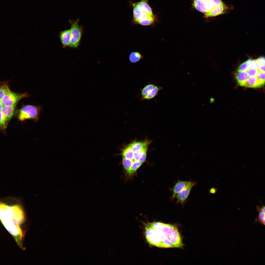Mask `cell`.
Wrapping results in <instances>:
<instances>
[{
    "instance_id": "obj_14",
    "label": "cell",
    "mask_w": 265,
    "mask_h": 265,
    "mask_svg": "<svg viewBox=\"0 0 265 265\" xmlns=\"http://www.w3.org/2000/svg\"><path fill=\"white\" fill-rule=\"evenodd\" d=\"M162 89V87L155 85L153 89L146 95L142 97V99L149 100L152 99L157 95L159 91Z\"/></svg>"
},
{
    "instance_id": "obj_1",
    "label": "cell",
    "mask_w": 265,
    "mask_h": 265,
    "mask_svg": "<svg viewBox=\"0 0 265 265\" xmlns=\"http://www.w3.org/2000/svg\"><path fill=\"white\" fill-rule=\"evenodd\" d=\"M145 225L146 238L150 244L161 248H183L182 239L176 226L160 222Z\"/></svg>"
},
{
    "instance_id": "obj_2",
    "label": "cell",
    "mask_w": 265,
    "mask_h": 265,
    "mask_svg": "<svg viewBox=\"0 0 265 265\" xmlns=\"http://www.w3.org/2000/svg\"><path fill=\"white\" fill-rule=\"evenodd\" d=\"M0 219L2 224L13 237L19 247L23 249L25 232L22 226L25 221V214L21 206L18 204L11 206L0 202Z\"/></svg>"
},
{
    "instance_id": "obj_21",
    "label": "cell",
    "mask_w": 265,
    "mask_h": 265,
    "mask_svg": "<svg viewBox=\"0 0 265 265\" xmlns=\"http://www.w3.org/2000/svg\"><path fill=\"white\" fill-rule=\"evenodd\" d=\"M8 86L6 84H3L0 87V99L5 94L10 91Z\"/></svg>"
},
{
    "instance_id": "obj_23",
    "label": "cell",
    "mask_w": 265,
    "mask_h": 265,
    "mask_svg": "<svg viewBox=\"0 0 265 265\" xmlns=\"http://www.w3.org/2000/svg\"><path fill=\"white\" fill-rule=\"evenodd\" d=\"M261 64L257 59L252 60L250 66L259 69Z\"/></svg>"
},
{
    "instance_id": "obj_7",
    "label": "cell",
    "mask_w": 265,
    "mask_h": 265,
    "mask_svg": "<svg viewBox=\"0 0 265 265\" xmlns=\"http://www.w3.org/2000/svg\"><path fill=\"white\" fill-rule=\"evenodd\" d=\"M28 96L27 93L20 94L11 91L4 95L0 100L4 106H10L15 105L20 100Z\"/></svg>"
},
{
    "instance_id": "obj_9",
    "label": "cell",
    "mask_w": 265,
    "mask_h": 265,
    "mask_svg": "<svg viewBox=\"0 0 265 265\" xmlns=\"http://www.w3.org/2000/svg\"><path fill=\"white\" fill-rule=\"evenodd\" d=\"M229 7L224 2L218 6L207 14L204 15V17L208 18L225 13L227 12Z\"/></svg>"
},
{
    "instance_id": "obj_13",
    "label": "cell",
    "mask_w": 265,
    "mask_h": 265,
    "mask_svg": "<svg viewBox=\"0 0 265 265\" xmlns=\"http://www.w3.org/2000/svg\"><path fill=\"white\" fill-rule=\"evenodd\" d=\"M121 154L123 157L133 161L134 152L132 149L130 143L126 146L123 149Z\"/></svg>"
},
{
    "instance_id": "obj_28",
    "label": "cell",
    "mask_w": 265,
    "mask_h": 265,
    "mask_svg": "<svg viewBox=\"0 0 265 265\" xmlns=\"http://www.w3.org/2000/svg\"><path fill=\"white\" fill-rule=\"evenodd\" d=\"M215 190H216L214 188H212V189H211L210 190V192L212 193L213 192V193H214V192H215L216 191Z\"/></svg>"
},
{
    "instance_id": "obj_11",
    "label": "cell",
    "mask_w": 265,
    "mask_h": 265,
    "mask_svg": "<svg viewBox=\"0 0 265 265\" xmlns=\"http://www.w3.org/2000/svg\"><path fill=\"white\" fill-rule=\"evenodd\" d=\"M59 37L63 48L69 46L71 38L70 29L61 31L59 34Z\"/></svg>"
},
{
    "instance_id": "obj_16",
    "label": "cell",
    "mask_w": 265,
    "mask_h": 265,
    "mask_svg": "<svg viewBox=\"0 0 265 265\" xmlns=\"http://www.w3.org/2000/svg\"><path fill=\"white\" fill-rule=\"evenodd\" d=\"M141 53L137 52H133L130 54L129 58L130 62L132 63H136L143 58Z\"/></svg>"
},
{
    "instance_id": "obj_15",
    "label": "cell",
    "mask_w": 265,
    "mask_h": 265,
    "mask_svg": "<svg viewBox=\"0 0 265 265\" xmlns=\"http://www.w3.org/2000/svg\"><path fill=\"white\" fill-rule=\"evenodd\" d=\"M145 141H135L131 143L132 151L134 153L139 152L142 149L145 143Z\"/></svg>"
},
{
    "instance_id": "obj_10",
    "label": "cell",
    "mask_w": 265,
    "mask_h": 265,
    "mask_svg": "<svg viewBox=\"0 0 265 265\" xmlns=\"http://www.w3.org/2000/svg\"><path fill=\"white\" fill-rule=\"evenodd\" d=\"M189 181H184L179 180L175 183L173 187L171 189V191L172 192V195L170 199L173 201L179 192L184 188L188 184Z\"/></svg>"
},
{
    "instance_id": "obj_4",
    "label": "cell",
    "mask_w": 265,
    "mask_h": 265,
    "mask_svg": "<svg viewBox=\"0 0 265 265\" xmlns=\"http://www.w3.org/2000/svg\"><path fill=\"white\" fill-rule=\"evenodd\" d=\"M79 19L70 20L71 38L69 47L72 48L78 47L79 45L83 31V27L79 25Z\"/></svg>"
},
{
    "instance_id": "obj_12",
    "label": "cell",
    "mask_w": 265,
    "mask_h": 265,
    "mask_svg": "<svg viewBox=\"0 0 265 265\" xmlns=\"http://www.w3.org/2000/svg\"><path fill=\"white\" fill-rule=\"evenodd\" d=\"M16 105L12 106H4L0 110V112L8 120L13 116Z\"/></svg>"
},
{
    "instance_id": "obj_22",
    "label": "cell",
    "mask_w": 265,
    "mask_h": 265,
    "mask_svg": "<svg viewBox=\"0 0 265 265\" xmlns=\"http://www.w3.org/2000/svg\"><path fill=\"white\" fill-rule=\"evenodd\" d=\"M8 120L0 112V125L2 129H5L7 125Z\"/></svg>"
},
{
    "instance_id": "obj_18",
    "label": "cell",
    "mask_w": 265,
    "mask_h": 265,
    "mask_svg": "<svg viewBox=\"0 0 265 265\" xmlns=\"http://www.w3.org/2000/svg\"><path fill=\"white\" fill-rule=\"evenodd\" d=\"M256 209L258 212V215L255 221L265 226V213L260 209L257 208Z\"/></svg>"
},
{
    "instance_id": "obj_25",
    "label": "cell",
    "mask_w": 265,
    "mask_h": 265,
    "mask_svg": "<svg viewBox=\"0 0 265 265\" xmlns=\"http://www.w3.org/2000/svg\"><path fill=\"white\" fill-rule=\"evenodd\" d=\"M257 208L262 210L265 213V205L262 204L261 206H257Z\"/></svg>"
},
{
    "instance_id": "obj_5",
    "label": "cell",
    "mask_w": 265,
    "mask_h": 265,
    "mask_svg": "<svg viewBox=\"0 0 265 265\" xmlns=\"http://www.w3.org/2000/svg\"><path fill=\"white\" fill-rule=\"evenodd\" d=\"M223 2L221 0H192L193 6L204 15Z\"/></svg>"
},
{
    "instance_id": "obj_17",
    "label": "cell",
    "mask_w": 265,
    "mask_h": 265,
    "mask_svg": "<svg viewBox=\"0 0 265 265\" xmlns=\"http://www.w3.org/2000/svg\"><path fill=\"white\" fill-rule=\"evenodd\" d=\"M252 61V59H249L242 63L238 68L237 71L240 72L247 71L251 66Z\"/></svg>"
},
{
    "instance_id": "obj_6",
    "label": "cell",
    "mask_w": 265,
    "mask_h": 265,
    "mask_svg": "<svg viewBox=\"0 0 265 265\" xmlns=\"http://www.w3.org/2000/svg\"><path fill=\"white\" fill-rule=\"evenodd\" d=\"M38 114V110L36 106L27 105L22 107L18 114L19 119L23 121L27 119H34L37 118Z\"/></svg>"
},
{
    "instance_id": "obj_26",
    "label": "cell",
    "mask_w": 265,
    "mask_h": 265,
    "mask_svg": "<svg viewBox=\"0 0 265 265\" xmlns=\"http://www.w3.org/2000/svg\"><path fill=\"white\" fill-rule=\"evenodd\" d=\"M259 69L261 71L265 72V64L261 65Z\"/></svg>"
},
{
    "instance_id": "obj_3",
    "label": "cell",
    "mask_w": 265,
    "mask_h": 265,
    "mask_svg": "<svg viewBox=\"0 0 265 265\" xmlns=\"http://www.w3.org/2000/svg\"><path fill=\"white\" fill-rule=\"evenodd\" d=\"M132 4L133 8L132 22L133 24L141 25L144 21L148 19H155L147 0H141L140 1Z\"/></svg>"
},
{
    "instance_id": "obj_27",
    "label": "cell",
    "mask_w": 265,
    "mask_h": 265,
    "mask_svg": "<svg viewBox=\"0 0 265 265\" xmlns=\"http://www.w3.org/2000/svg\"><path fill=\"white\" fill-rule=\"evenodd\" d=\"M4 106L3 103L2 102V101L0 100V109L1 110L3 107Z\"/></svg>"
},
{
    "instance_id": "obj_8",
    "label": "cell",
    "mask_w": 265,
    "mask_h": 265,
    "mask_svg": "<svg viewBox=\"0 0 265 265\" xmlns=\"http://www.w3.org/2000/svg\"><path fill=\"white\" fill-rule=\"evenodd\" d=\"M196 184V183L192 181H189L187 185L178 194L176 198V203H180L182 205L185 204L193 187Z\"/></svg>"
},
{
    "instance_id": "obj_19",
    "label": "cell",
    "mask_w": 265,
    "mask_h": 265,
    "mask_svg": "<svg viewBox=\"0 0 265 265\" xmlns=\"http://www.w3.org/2000/svg\"><path fill=\"white\" fill-rule=\"evenodd\" d=\"M155 86L153 84H149L145 86L141 90V94L142 97L146 95L150 92L153 89Z\"/></svg>"
},
{
    "instance_id": "obj_24",
    "label": "cell",
    "mask_w": 265,
    "mask_h": 265,
    "mask_svg": "<svg viewBox=\"0 0 265 265\" xmlns=\"http://www.w3.org/2000/svg\"><path fill=\"white\" fill-rule=\"evenodd\" d=\"M261 65L265 64V57L261 56L257 59Z\"/></svg>"
},
{
    "instance_id": "obj_20",
    "label": "cell",
    "mask_w": 265,
    "mask_h": 265,
    "mask_svg": "<svg viewBox=\"0 0 265 265\" xmlns=\"http://www.w3.org/2000/svg\"><path fill=\"white\" fill-rule=\"evenodd\" d=\"M143 163L140 161L133 162L132 167V171L134 176L137 174V170Z\"/></svg>"
}]
</instances>
